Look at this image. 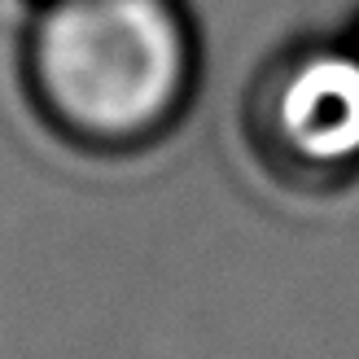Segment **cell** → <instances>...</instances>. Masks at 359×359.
<instances>
[{
	"label": "cell",
	"mask_w": 359,
	"mask_h": 359,
	"mask_svg": "<svg viewBox=\"0 0 359 359\" xmlns=\"http://www.w3.org/2000/svg\"><path fill=\"white\" fill-rule=\"evenodd\" d=\"M27 75L53 128L93 149H132L189 105L197 48L175 0H48Z\"/></svg>",
	"instance_id": "6da1fadb"
},
{
	"label": "cell",
	"mask_w": 359,
	"mask_h": 359,
	"mask_svg": "<svg viewBox=\"0 0 359 359\" xmlns=\"http://www.w3.org/2000/svg\"><path fill=\"white\" fill-rule=\"evenodd\" d=\"M255 136L272 163L329 180L359 167V48H302L255 93Z\"/></svg>",
	"instance_id": "7a4b0ae2"
}]
</instances>
